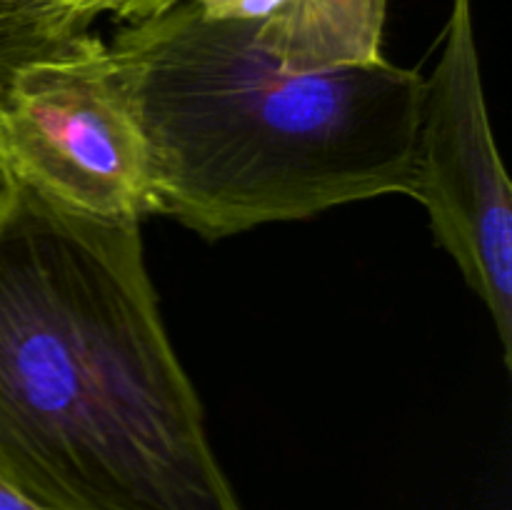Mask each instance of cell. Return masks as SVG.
<instances>
[{
    "label": "cell",
    "mask_w": 512,
    "mask_h": 510,
    "mask_svg": "<svg viewBox=\"0 0 512 510\" xmlns=\"http://www.w3.org/2000/svg\"><path fill=\"white\" fill-rule=\"evenodd\" d=\"M110 53L148 153L153 213L218 240L410 193L423 78L388 60L288 73L193 3L123 23Z\"/></svg>",
    "instance_id": "7a4b0ae2"
},
{
    "label": "cell",
    "mask_w": 512,
    "mask_h": 510,
    "mask_svg": "<svg viewBox=\"0 0 512 510\" xmlns=\"http://www.w3.org/2000/svg\"><path fill=\"white\" fill-rule=\"evenodd\" d=\"M248 25L288 73H323L383 60L388 0H175Z\"/></svg>",
    "instance_id": "5b68a950"
},
{
    "label": "cell",
    "mask_w": 512,
    "mask_h": 510,
    "mask_svg": "<svg viewBox=\"0 0 512 510\" xmlns=\"http://www.w3.org/2000/svg\"><path fill=\"white\" fill-rule=\"evenodd\" d=\"M140 10H143V15L148 18V15H155V13H163V10L173 8V5H178L175 0H138Z\"/></svg>",
    "instance_id": "9c48e42d"
},
{
    "label": "cell",
    "mask_w": 512,
    "mask_h": 510,
    "mask_svg": "<svg viewBox=\"0 0 512 510\" xmlns=\"http://www.w3.org/2000/svg\"><path fill=\"white\" fill-rule=\"evenodd\" d=\"M0 113L20 183L93 218L153 215L133 98L98 33L15 70L0 85Z\"/></svg>",
    "instance_id": "3957f363"
},
{
    "label": "cell",
    "mask_w": 512,
    "mask_h": 510,
    "mask_svg": "<svg viewBox=\"0 0 512 510\" xmlns=\"http://www.w3.org/2000/svg\"><path fill=\"white\" fill-rule=\"evenodd\" d=\"M428 210L438 243L493 315L512 365V190L493 140L473 0H453L438 63L423 78L410 193Z\"/></svg>",
    "instance_id": "277c9868"
},
{
    "label": "cell",
    "mask_w": 512,
    "mask_h": 510,
    "mask_svg": "<svg viewBox=\"0 0 512 510\" xmlns=\"http://www.w3.org/2000/svg\"><path fill=\"white\" fill-rule=\"evenodd\" d=\"M0 510H45L43 505L33 503L30 498L20 495L18 490L10 488L8 483L0 480Z\"/></svg>",
    "instance_id": "ba28073f"
},
{
    "label": "cell",
    "mask_w": 512,
    "mask_h": 510,
    "mask_svg": "<svg viewBox=\"0 0 512 510\" xmlns=\"http://www.w3.org/2000/svg\"><path fill=\"white\" fill-rule=\"evenodd\" d=\"M0 480L45 510H245L135 220L20 183L0 223Z\"/></svg>",
    "instance_id": "6da1fadb"
},
{
    "label": "cell",
    "mask_w": 512,
    "mask_h": 510,
    "mask_svg": "<svg viewBox=\"0 0 512 510\" xmlns=\"http://www.w3.org/2000/svg\"><path fill=\"white\" fill-rule=\"evenodd\" d=\"M103 18L143 15L135 0H0V85L23 65L73 53Z\"/></svg>",
    "instance_id": "8992f818"
},
{
    "label": "cell",
    "mask_w": 512,
    "mask_h": 510,
    "mask_svg": "<svg viewBox=\"0 0 512 510\" xmlns=\"http://www.w3.org/2000/svg\"><path fill=\"white\" fill-rule=\"evenodd\" d=\"M20 193V178L15 173L13 158H10L8 138H5L3 128V113H0V223L5 220V215L10 213V208L15 205V198Z\"/></svg>",
    "instance_id": "52a82bcc"
}]
</instances>
